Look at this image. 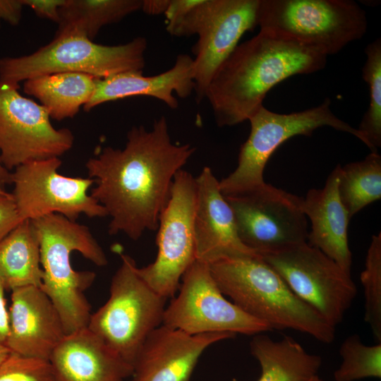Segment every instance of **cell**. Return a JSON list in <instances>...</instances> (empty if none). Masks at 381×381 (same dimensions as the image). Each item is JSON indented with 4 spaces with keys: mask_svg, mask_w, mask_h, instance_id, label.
Segmentation results:
<instances>
[{
    "mask_svg": "<svg viewBox=\"0 0 381 381\" xmlns=\"http://www.w3.org/2000/svg\"><path fill=\"white\" fill-rule=\"evenodd\" d=\"M11 291L5 344L12 353L49 361L66 335L56 308L40 287L24 286Z\"/></svg>",
    "mask_w": 381,
    "mask_h": 381,
    "instance_id": "obj_18",
    "label": "cell"
},
{
    "mask_svg": "<svg viewBox=\"0 0 381 381\" xmlns=\"http://www.w3.org/2000/svg\"><path fill=\"white\" fill-rule=\"evenodd\" d=\"M4 287L0 282V343L5 344L8 332V310L4 296Z\"/></svg>",
    "mask_w": 381,
    "mask_h": 381,
    "instance_id": "obj_34",
    "label": "cell"
},
{
    "mask_svg": "<svg viewBox=\"0 0 381 381\" xmlns=\"http://www.w3.org/2000/svg\"><path fill=\"white\" fill-rule=\"evenodd\" d=\"M366 60L362 69L363 79L368 84L369 107L357 130L371 152L381 146V39L377 38L365 49Z\"/></svg>",
    "mask_w": 381,
    "mask_h": 381,
    "instance_id": "obj_27",
    "label": "cell"
},
{
    "mask_svg": "<svg viewBox=\"0 0 381 381\" xmlns=\"http://www.w3.org/2000/svg\"><path fill=\"white\" fill-rule=\"evenodd\" d=\"M0 381H56L47 360L11 353L0 365Z\"/></svg>",
    "mask_w": 381,
    "mask_h": 381,
    "instance_id": "obj_30",
    "label": "cell"
},
{
    "mask_svg": "<svg viewBox=\"0 0 381 381\" xmlns=\"http://www.w3.org/2000/svg\"><path fill=\"white\" fill-rule=\"evenodd\" d=\"M23 6L30 7L35 13L55 23L59 21V9L66 0H20Z\"/></svg>",
    "mask_w": 381,
    "mask_h": 381,
    "instance_id": "obj_32",
    "label": "cell"
},
{
    "mask_svg": "<svg viewBox=\"0 0 381 381\" xmlns=\"http://www.w3.org/2000/svg\"><path fill=\"white\" fill-rule=\"evenodd\" d=\"M195 178L182 169L174 176L159 218L157 257L153 262L137 268L139 276L167 299L174 296L182 276L195 260Z\"/></svg>",
    "mask_w": 381,
    "mask_h": 381,
    "instance_id": "obj_11",
    "label": "cell"
},
{
    "mask_svg": "<svg viewBox=\"0 0 381 381\" xmlns=\"http://www.w3.org/2000/svg\"><path fill=\"white\" fill-rule=\"evenodd\" d=\"M193 62L189 55L180 54L171 68L155 75L145 76L143 71H130L97 78L94 93L83 109L90 111L103 103L132 96L152 97L172 109H176L179 102L174 93L185 99L195 90Z\"/></svg>",
    "mask_w": 381,
    "mask_h": 381,
    "instance_id": "obj_20",
    "label": "cell"
},
{
    "mask_svg": "<svg viewBox=\"0 0 381 381\" xmlns=\"http://www.w3.org/2000/svg\"><path fill=\"white\" fill-rule=\"evenodd\" d=\"M169 0H142L141 10L148 15L164 14Z\"/></svg>",
    "mask_w": 381,
    "mask_h": 381,
    "instance_id": "obj_35",
    "label": "cell"
},
{
    "mask_svg": "<svg viewBox=\"0 0 381 381\" xmlns=\"http://www.w3.org/2000/svg\"><path fill=\"white\" fill-rule=\"evenodd\" d=\"M178 291L165 308L162 325L190 334L229 332L254 336L272 330L225 298L209 264L195 260L182 276Z\"/></svg>",
    "mask_w": 381,
    "mask_h": 381,
    "instance_id": "obj_12",
    "label": "cell"
},
{
    "mask_svg": "<svg viewBox=\"0 0 381 381\" xmlns=\"http://www.w3.org/2000/svg\"><path fill=\"white\" fill-rule=\"evenodd\" d=\"M9 183H11V173L2 164L0 160V190H4V186Z\"/></svg>",
    "mask_w": 381,
    "mask_h": 381,
    "instance_id": "obj_36",
    "label": "cell"
},
{
    "mask_svg": "<svg viewBox=\"0 0 381 381\" xmlns=\"http://www.w3.org/2000/svg\"><path fill=\"white\" fill-rule=\"evenodd\" d=\"M329 99L318 107L291 114H279L263 105L249 119L250 132L242 144L235 170L219 181L224 196L251 191L265 182L263 173L274 152L286 140L296 135H310L317 128L329 126L351 134L365 145L357 130L339 119L330 109Z\"/></svg>",
    "mask_w": 381,
    "mask_h": 381,
    "instance_id": "obj_8",
    "label": "cell"
},
{
    "mask_svg": "<svg viewBox=\"0 0 381 381\" xmlns=\"http://www.w3.org/2000/svg\"><path fill=\"white\" fill-rule=\"evenodd\" d=\"M97 78L82 73H57L25 80V93L37 98L50 118L74 117L91 99Z\"/></svg>",
    "mask_w": 381,
    "mask_h": 381,
    "instance_id": "obj_23",
    "label": "cell"
},
{
    "mask_svg": "<svg viewBox=\"0 0 381 381\" xmlns=\"http://www.w3.org/2000/svg\"><path fill=\"white\" fill-rule=\"evenodd\" d=\"M341 363L334 372L335 381L381 378V343L364 344L358 334L348 336L339 348Z\"/></svg>",
    "mask_w": 381,
    "mask_h": 381,
    "instance_id": "obj_28",
    "label": "cell"
},
{
    "mask_svg": "<svg viewBox=\"0 0 381 381\" xmlns=\"http://www.w3.org/2000/svg\"><path fill=\"white\" fill-rule=\"evenodd\" d=\"M121 259L109 299L87 327L133 367L147 337L162 324L167 299L139 276L131 256L121 254Z\"/></svg>",
    "mask_w": 381,
    "mask_h": 381,
    "instance_id": "obj_6",
    "label": "cell"
},
{
    "mask_svg": "<svg viewBox=\"0 0 381 381\" xmlns=\"http://www.w3.org/2000/svg\"><path fill=\"white\" fill-rule=\"evenodd\" d=\"M258 25L337 54L367 32L365 12L351 0H260Z\"/></svg>",
    "mask_w": 381,
    "mask_h": 381,
    "instance_id": "obj_7",
    "label": "cell"
},
{
    "mask_svg": "<svg viewBox=\"0 0 381 381\" xmlns=\"http://www.w3.org/2000/svg\"><path fill=\"white\" fill-rule=\"evenodd\" d=\"M309 381H324L322 379H321L318 375L315 376Z\"/></svg>",
    "mask_w": 381,
    "mask_h": 381,
    "instance_id": "obj_38",
    "label": "cell"
},
{
    "mask_svg": "<svg viewBox=\"0 0 381 381\" xmlns=\"http://www.w3.org/2000/svg\"><path fill=\"white\" fill-rule=\"evenodd\" d=\"M18 87L0 81V160L8 170L59 157L74 143L70 129L55 128L47 109L21 95Z\"/></svg>",
    "mask_w": 381,
    "mask_h": 381,
    "instance_id": "obj_15",
    "label": "cell"
},
{
    "mask_svg": "<svg viewBox=\"0 0 381 381\" xmlns=\"http://www.w3.org/2000/svg\"><path fill=\"white\" fill-rule=\"evenodd\" d=\"M59 157L24 163L11 173V193L21 221L59 214L76 221L82 214L90 218L107 216L105 209L88 193L95 181L89 177L60 174Z\"/></svg>",
    "mask_w": 381,
    "mask_h": 381,
    "instance_id": "obj_14",
    "label": "cell"
},
{
    "mask_svg": "<svg viewBox=\"0 0 381 381\" xmlns=\"http://www.w3.org/2000/svg\"><path fill=\"white\" fill-rule=\"evenodd\" d=\"M261 258L330 325L340 324L357 294L351 274L306 242Z\"/></svg>",
    "mask_w": 381,
    "mask_h": 381,
    "instance_id": "obj_10",
    "label": "cell"
},
{
    "mask_svg": "<svg viewBox=\"0 0 381 381\" xmlns=\"http://www.w3.org/2000/svg\"><path fill=\"white\" fill-rule=\"evenodd\" d=\"M0 24H1V19H0Z\"/></svg>",
    "mask_w": 381,
    "mask_h": 381,
    "instance_id": "obj_39",
    "label": "cell"
},
{
    "mask_svg": "<svg viewBox=\"0 0 381 381\" xmlns=\"http://www.w3.org/2000/svg\"><path fill=\"white\" fill-rule=\"evenodd\" d=\"M23 7L20 0H0V19L12 25H18Z\"/></svg>",
    "mask_w": 381,
    "mask_h": 381,
    "instance_id": "obj_33",
    "label": "cell"
},
{
    "mask_svg": "<svg viewBox=\"0 0 381 381\" xmlns=\"http://www.w3.org/2000/svg\"><path fill=\"white\" fill-rule=\"evenodd\" d=\"M147 42L137 37L120 45L99 44L76 35H55L36 52L0 59V81L13 85L57 73H82L106 78L121 73L143 71Z\"/></svg>",
    "mask_w": 381,
    "mask_h": 381,
    "instance_id": "obj_5",
    "label": "cell"
},
{
    "mask_svg": "<svg viewBox=\"0 0 381 381\" xmlns=\"http://www.w3.org/2000/svg\"><path fill=\"white\" fill-rule=\"evenodd\" d=\"M260 0H199L167 32L177 37L198 35L193 47L196 101L205 98L214 73L238 44L243 34L258 25Z\"/></svg>",
    "mask_w": 381,
    "mask_h": 381,
    "instance_id": "obj_9",
    "label": "cell"
},
{
    "mask_svg": "<svg viewBox=\"0 0 381 381\" xmlns=\"http://www.w3.org/2000/svg\"><path fill=\"white\" fill-rule=\"evenodd\" d=\"M21 222L11 193L0 190V241Z\"/></svg>",
    "mask_w": 381,
    "mask_h": 381,
    "instance_id": "obj_31",
    "label": "cell"
},
{
    "mask_svg": "<svg viewBox=\"0 0 381 381\" xmlns=\"http://www.w3.org/2000/svg\"><path fill=\"white\" fill-rule=\"evenodd\" d=\"M40 248L43 277L40 289L56 308L66 334L87 326L90 306L84 291L93 283L91 271H76L71 265L73 252H79L97 266L107 265L104 251L83 224L52 214L32 220Z\"/></svg>",
    "mask_w": 381,
    "mask_h": 381,
    "instance_id": "obj_4",
    "label": "cell"
},
{
    "mask_svg": "<svg viewBox=\"0 0 381 381\" xmlns=\"http://www.w3.org/2000/svg\"><path fill=\"white\" fill-rule=\"evenodd\" d=\"M340 200L351 218L381 198V156L370 152L364 159L341 166Z\"/></svg>",
    "mask_w": 381,
    "mask_h": 381,
    "instance_id": "obj_26",
    "label": "cell"
},
{
    "mask_svg": "<svg viewBox=\"0 0 381 381\" xmlns=\"http://www.w3.org/2000/svg\"><path fill=\"white\" fill-rule=\"evenodd\" d=\"M56 381H124L133 367L87 327L67 334L49 359Z\"/></svg>",
    "mask_w": 381,
    "mask_h": 381,
    "instance_id": "obj_19",
    "label": "cell"
},
{
    "mask_svg": "<svg viewBox=\"0 0 381 381\" xmlns=\"http://www.w3.org/2000/svg\"><path fill=\"white\" fill-rule=\"evenodd\" d=\"M320 49L267 30L238 44L217 68L205 93L218 126H232L261 107L277 84L298 74L323 69Z\"/></svg>",
    "mask_w": 381,
    "mask_h": 381,
    "instance_id": "obj_2",
    "label": "cell"
},
{
    "mask_svg": "<svg viewBox=\"0 0 381 381\" xmlns=\"http://www.w3.org/2000/svg\"><path fill=\"white\" fill-rule=\"evenodd\" d=\"M11 353L10 349L5 344L0 343V365L6 359Z\"/></svg>",
    "mask_w": 381,
    "mask_h": 381,
    "instance_id": "obj_37",
    "label": "cell"
},
{
    "mask_svg": "<svg viewBox=\"0 0 381 381\" xmlns=\"http://www.w3.org/2000/svg\"><path fill=\"white\" fill-rule=\"evenodd\" d=\"M195 260L211 264L234 257L259 255L241 241L233 210L210 167L195 178Z\"/></svg>",
    "mask_w": 381,
    "mask_h": 381,
    "instance_id": "obj_17",
    "label": "cell"
},
{
    "mask_svg": "<svg viewBox=\"0 0 381 381\" xmlns=\"http://www.w3.org/2000/svg\"><path fill=\"white\" fill-rule=\"evenodd\" d=\"M340 169L338 164L322 188L310 189L302 198L301 207L311 222L308 244L319 249L351 274L352 254L347 236L351 219L339 195Z\"/></svg>",
    "mask_w": 381,
    "mask_h": 381,
    "instance_id": "obj_21",
    "label": "cell"
},
{
    "mask_svg": "<svg viewBox=\"0 0 381 381\" xmlns=\"http://www.w3.org/2000/svg\"><path fill=\"white\" fill-rule=\"evenodd\" d=\"M40 243L30 220L20 222L0 241V282L5 289L42 285Z\"/></svg>",
    "mask_w": 381,
    "mask_h": 381,
    "instance_id": "obj_24",
    "label": "cell"
},
{
    "mask_svg": "<svg viewBox=\"0 0 381 381\" xmlns=\"http://www.w3.org/2000/svg\"><path fill=\"white\" fill-rule=\"evenodd\" d=\"M222 294L272 329H294L324 344L335 327L301 300L260 255L224 258L209 265Z\"/></svg>",
    "mask_w": 381,
    "mask_h": 381,
    "instance_id": "obj_3",
    "label": "cell"
},
{
    "mask_svg": "<svg viewBox=\"0 0 381 381\" xmlns=\"http://www.w3.org/2000/svg\"><path fill=\"white\" fill-rule=\"evenodd\" d=\"M224 198L233 210L241 241L259 255L307 241L303 198L266 183Z\"/></svg>",
    "mask_w": 381,
    "mask_h": 381,
    "instance_id": "obj_13",
    "label": "cell"
},
{
    "mask_svg": "<svg viewBox=\"0 0 381 381\" xmlns=\"http://www.w3.org/2000/svg\"><path fill=\"white\" fill-rule=\"evenodd\" d=\"M250 349L261 368L257 381H309L322 363L320 356L308 353L289 336L275 341L264 333L255 334Z\"/></svg>",
    "mask_w": 381,
    "mask_h": 381,
    "instance_id": "obj_22",
    "label": "cell"
},
{
    "mask_svg": "<svg viewBox=\"0 0 381 381\" xmlns=\"http://www.w3.org/2000/svg\"><path fill=\"white\" fill-rule=\"evenodd\" d=\"M364 289V320L374 339L381 343V233L373 235L368 247L365 268L361 274Z\"/></svg>",
    "mask_w": 381,
    "mask_h": 381,
    "instance_id": "obj_29",
    "label": "cell"
},
{
    "mask_svg": "<svg viewBox=\"0 0 381 381\" xmlns=\"http://www.w3.org/2000/svg\"><path fill=\"white\" fill-rule=\"evenodd\" d=\"M236 334H190L161 325L143 344L133 365L131 381H190L202 353L210 346Z\"/></svg>",
    "mask_w": 381,
    "mask_h": 381,
    "instance_id": "obj_16",
    "label": "cell"
},
{
    "mask_svg": "<svg viewBox=\"0 0 381 381\" xmlns=\"http://www.w3.org/2000/svg\"><path fill=\"white\" fill-rule=\"evenodd\" d=\"M195 150L172 142L162 116L150 130L132 127L123 148L105 147L89 158L85 167L95 184L90 194L111 217L109 234L136 241L157 230L174 176Z\"/></svg>",
    "mask_w": 381,
    "mask_h": 381,
    "instance_id": "obj_1",
    "label": "cell"
},
{
    "mask_svg": "<svg viewBox=\"0 0 381 381\" xmlns=\"http://www.w3.org/2000/svg\"><path fill=\"white\" fill-rule=\"evenodd\" d=\"M142 0H66L59 9L56 35H76L92 40L105 25L141 10Z\"/></svg>",
    "mask_w": 381,
    "mask_h": 381,
    "instance_id": "obj_25",
    "label": "cell"
}]
</instances>
